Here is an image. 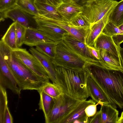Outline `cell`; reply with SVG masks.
I'll list each match as a JSON object with an SVG mask.
<instances>
[{"mask_svg": "<svg viewBox=\"0 0 123 123\" xmlns=\"http://www.w3.org/2000/svg\"><path fill=\"white\" fill-rule=\"evenodd\" d=\"M112 37L115 43L119 48L120 44L123 42V33L115 35Z\"/></svg>", "mask_w": 123, "mask_h": 123, "instance_id": "cell-36", "label": "cell"}, {"mask_svg": "<svg viewBox=\"0 0 123 123\" xmlns=\"http://www.w3.org/2000/svg\"><path fill=\"white\" fill-rule=\"evenodd\" d=\"M34 16L24 11L17 5L10 9L0 13V21L9 18L23 25L27 29L37 27Z\"/></svg>", "mask_w": 123, "mask_h": 123, "instance_id": "cell-8", "label": "cell"}, {"mask_svg": "<svg viewBox=\"0 0 123 123\" xmlns=\"http://www.w3.org/2000/svg\"><path fill=\"white\" fill-rule=\"evenodd\" d=\"M17 0H0V12L2 13L16 5Z\"/></svg>", "mask_w": 123, "mask_h": 123, "instance_id": "cell-33", "label": "cell"}, {"mask_svg": "<svg viewBox=\"0 0 123 123\" xmlns=\"http://www.w3.org/2000/svg\"><path fill=\"white\" fill-rule=\"evenodd\" d=\"M37 24V29L43 32L49 39L55 42L62 40L64 36L68 33L58 26L34 16Z\"/></svg>", "mask_w": 123, "mask_h": 123, "instance_id": "cell-10", "label": "cell"}, {"mask_svg": "<svg viewBox=\"0 0 123 123\" xmlns=\"http://www.w3.org/2000/svg\"><path fill=\"white\" fill-rule=\"evenodd\" d=\"M118 27L120 30L123 31V24L120 25Z\"/></svg>", "mask_w": 123, "mask_h": 123, "instance_id": "cell-44", "label": "cell"}, {"mask_svg": "<svg viewBox=\"0 0 123 123\" xmlns=\"http://www.w3.org/2000/svg\"><path fill=\"white\" fill-rule=\"evenodd\" d=\"M15 22L13 23L9 26L1 40L12 50L18 48L15 29Z\"/></svg>", "mask_w": 123, "mask_h": 123, "instance_id": "cell-23", "label": "cell"}, {"mask_svg": "<svg viewBox=\"0 0 123 123\" xmlns=\"http://www.w3.org/2000/svg\"><path fill=\"white\" fill-rule=\"evenodd\" d=\"M117 123H123V111H122L120 116L118 117Z\"/></svg>", "mask_w": 123, "mask_h": 123, "instance_id": "cell-42", "label": "cell"}, {"mask_svg": "<svg viewBox=\"0 0 123 123\" xmlns=\"http://www.w3.org/2000/svg\"><path fill=\"white\" fill-rule=\"evenodd\" d=\"M42 91L53 99H56L64 93L57 84L49 82H45L38 91Z\"/></svg>", "mask_w": 123, "mask_h": 123, "instance_id": "cell-25", "label": "cell"}, {"mask_svg": "<svg viewBox=\"0 0 123 123\" xmlns=\"http://www.w3.org/2000/svg\"><path fill=\"white\" fill-rule=\"evenodd\" d=\"M31 53L38 60L47 73L49 79L52 83L57 85L56 73L55 65L52 59L40 53L33 47L29 49Z\"/></svg>", "mask_w": 123, "mask_h": 123, "instance_id": "cell-14", "label": "cell"}, {"mask_svg": "<svg viewBox=\"0 0 123 123\" xmlns=\"http://www.w3.org/2000/svg\"><path fill=\"white\" fill-rule=\"evenodd\" d=\"M102 32L107 36L112 37L116 34L123 33V31L120 30L118 27L109 21L105 25Z\"/></svg>", "mask_w": 123, "mask_h": 123, "instance_id": "cell-32", "label": "cell"}, {"mask_svg": "<svg viewBox=\"0 0 123 123\" xmlns=\"http://www.w3.org/2000/svg\"><path fill=\"white\" fill-rule=\"evenodd\" d=\"M82 13L78 14L72 18L68 22V25L71 26L78 28H89L91 24Z\"/></svg>", "mask_w": 123, "mask_h": 123, "instance_id": "cell-28", "label": "cell"}, {"mask_svg": "<svg viewBox=\"0 0 123 123\" xmlns=\"http://www.w3.org/2000/svg\"><path fill=\"white\" fill-rule=\"evenodd\" d=\"M13 55L40 78L49 81V77L46 71L40 62L25 49L18 48L12 50Z\"/></svg>", "mask_w": 123, "mask_h": 123, "instance_id": "cell-7", "label": "cell"}, {"mask_svg": "<svg viewBox=\"0 0 123 123\" xmlns=\"http://www.w3.org/2000/svg\"><path fill=\"white\" fill-rule=\"evenodd\" d=\"M52 60L55 66L76 71H85L88 67L96 66L99 62L80 54L63 40L56 44L55 57Z\"/></svg>", "mask_w": 123, "mask_h": 123, "instance_id": "cell-4", "label": "cell"}, {"mask_svg": "<svg viewBox=\"0 0 123 123\" xmlns=\"http://www.w3.org/2000/svg\"><path fill=\"white\" fill-rule=\"evenodd\" d=\"M119 52L122 65L123 67V48L120 47L119 49Z\"/></svg>", "mask_w": 123, "mask_h": 123, "instance_id": "cell-41", "label": "cell"}, {"mask_svg": "<svg viewBox=\"0 0 123 123\" xmlns=\"http://www.w3.org/2000/svg\"><path fill=\"white\" fill-rule=\"evenodd\" d=\"M99 105H100V104L98 103L95 104L90 105L87 107L85 110L86 115L89 117L93 116L97 112V106Z\"/></svg>", "mask_w": 123, "mask_h": 123, "instance_id": "cell-34", "label": "cell"}, {"mask_svg": "<svg viewBox=\"0 0 123 123\" xmlns=\"http://www.w3.org/2000/svg\"><path fill=\"white\" fill-rule=\"evenodd\" d=\"M86 87L89 97L96 103H99L100 105L103 104H110L114 107L108 98L89 74Z\"/></svg>", "mask_w": 123, "mask_h": 123, "instance_id": "cell-12", "label": "cell"}, {"mask_svg": "<svg viewBox=\"0 0 123 123\" xmlns=\"http://www.w3.org/2000/svg\"><path fill=\"white\" fill-rule=\"evenodd\" d=\"M35 0H17L16 5L27 12L35 16L39 15Z\"/></svg>", "mask_w": 123, "mask_h": 123, "instance_id": "cell-27", "label": "cell"}, {"mask_svg": "<svg viewBox=\"0 0 123 123\" xmlns=\"http://www.w3.org/2000/svg\"><path fill=\"white\" fill-rule=\"evenodd\" d=\"M59 42H54L43 43L36 46L35 48L40 53L53 60L55 56L56 45Z\"/></svg>", "mask_w": 123, "mask_h": 123, "instance_id": "cell-26", "label": "cell"}, {"mask_svg": "<svg viewBox=\"0 0 123 123\" xmlns=\"http://www.w3.org/2000/svg\"><path fill=\"white\" fill-rule=\"evenodd\" d=\"M96 104L91 99L82 101L62 120L61 123H89L90 117L86 115L85 110L88 105Z\"/></svg>", "mask_w": 123, "mask_h": 123, "instance_id": "cell-11", "label": "cell"}, {"mask_svg": "<svg viewBox=\"0 0 123 123\" xmlns=\"http://www.w3.org/2000/svg\"><path fill=\"white\" fill-rule=\"evenodd\" d=\"M63 2H68L71 1V0H61Z\"/></svg>", "mask_w": 123, "mask_h": 123, "instance_id": "cell-45", "label": "cell"}, {"mask_svg": "<svg viewBox=\"0 0 123 123\" xmlns=\"http://www.w3.org/2000/svg\"><path fill=\"white\" fill-rule=\"evenodd\" d=\"M15 22L17 44L18 48H19L24 43L27 28L17 22Z\"/></svg>", "mask_w": 123, "mask_h": 123, "instance_id": "cell-31", "label": "cell"}, {"mask_svg": "<svg viewBox=\"0 0 123 123\" xmlns=\"http://www.w3.org/2000/svg\"><path fill=\"white\" fill-rule=\"evenodd\" d=\"M13 123V118L8 107L6 109L4 113V123Z\"/></svg>", "mask_w": 123, "mask_h": 123, "instance_id": "cell-38", "label": "cell"}, {"mask_svg": "<svg viewBox=\"0 0 123 123\" xmlns=\"http://www.w3.org/2000/svg\"><path fill=\"white\" fill-rule=\"evenodd\" d=\"M118 2L114 0H91L83 7L82 13L91 25L113 9Z\"/></svg>", "mask_w": 123, "mask_h": 123, "instance_id": "cell-6", "label": "cell"}, {"mask_svg": "<svg viewBox=\"0 0 123 123\" xmlns=\"http://www.w3.org/2000/svg\"><path fill=\"white\" fill-rule=\"evenodd\" d=\"M0 85L19 96L21 90L19 87L11 69L0 54Z\"/></svg>", "mask_w": 123, "mask_h": 123, "instance_id": "cell-9", "label": "cell"}, {"mask_svg": "<svg viewBox=\"0 0 123 123\" xmlns=\"http://www.w3.org/2000/svg\"><path fill=\"white\" fill-rule=\"evenodd\" d=\"M118 27L123 24V0L117 3L111 11L109 21Z\"/></svg>", "mask_w": 123, "mask_h": 123, "instance_id": "cell-24", "label": "cell"}, {"mask_svg": "<svg viewBox=\"0 0 123 123\" xmlns=\"http://www.w3.org/2000/svg\"><path fill=\"white\" fill-rule=\"evenodd\" d=\"M101 110L97 111L93 117H90L89 123H101Z\"/></svg>", "mask_w": 123, "mask_h": 123, "instance_id": "cell-37", "label": "cell"}, {"mask_svg": "<svg viewBox=\"0 0 123 123\" xmlns=\"http://www.w3.org/2000/svg\"><path fill=\"white\" fill-rule=\"evenodd\" d=\"M101 105V123H117L119 111L111 105L103 104Z\"/></svg>", "mask_w": 123, "mask_h": 123, "instance_id": "cell-21", "label": "cell"}, {"mask_svg": "<svg viewBox=\"0 0 123 123\" xmlns=\"http://www.w3.org/2000/svg\"><path fill=\"white\" fill-rule=\"evenodd\" d=\"M56 8L65 21L67 22L83 12V7L72 1L63 2Z\"/></svg>", "mask_w": 123, "mask_h": 123, "instance_id": "cell-18", "label": "cell"}, {"mask_svg": "<svg viewBox=\"0 0 123 123\" xmlns=\"http://www.w3.org/2000/svg\"><path fill=\"white\" fill-rule=\"evenodd\" d=\"M88 46L91 55L94 59L99 61L103 60L101 56L100 50L96 49L93 46Z\"/></svg>", "mask_w": 123, "mask_h": 123, "instance_id": "cell-35", "label": "cell"}, {"mask_svg": "<svg viewBox=\"0 0 123 123\" xmlns=\"http://www.w3.org/2000/svg\"><path fill=\"white\" fill-rule=\"evenodd\" d=\"M53 106L46 123H61L82 101L74 98L63 93L54 99Z\"/></svg>", "mask_w": 123, "mask_h": 123, "instance_id": "cell-5", "label": "cell"}, {"mask_svg": "<svg viewBox=\"0 0 123 123\" xmlns=\"http://www.w3.org/2000/svg\"><path fill=\"white\" fill-rule=\"evenodd\" d=\"M80 6L83 7L86 5L91 0H71Z\"/></svg>", "mask_w": 123, "mask_h": 123, "instance_id": "cell-40", "label": "cell"}, {"mask_svg": "<svg viewBox=\"0 0 123 123\" xmlns=\"http://www.w3.org/2000/svg\"><path fill=\"white\" fill-rule=\"evenodd\" d=\"M37 16L41 19L58 26L79 41L85 43L86 37L90 28H78L70 26L67 22L49 19L40 15Z\"/></svg>", "mask_w": 123, "mask_h": 123, "instance_id": "cell-15", "label": "cell"}, {"mask_svg": "<svg viewBox=\"0 0 123 123\" xmlns=\"http://www.w3.org/2000/svg\"><path fill=\"white\" fill-rule=\"evenodd\" d=\"M6 88L0 85V123H4V113L8 107V101Z\"/></svg>", "mask_w": 123, "mask_h": 123, "instance_id": "cell-30", "label": "cell"}, {"mask_svg": "<svg viewBox=\"0 0 123 123\" xmlns=\"http://www.w3.org/2000/svg\"><path fill=\"white\" fill-rule=\"evenodd\" d=\"M35 4L39 15L49 19L65 21L56 7L47 3L35 1Z\"/></svg>", "mask_w": 123, "mask_h": 123, "instance_id": "cell-19", "label": "cell"}, {"mask_svg": "<svg viewBox=\"0 0 123 123\" xmlns=\"http://www.w3.org/2000/svg\"><path fill=\"white\" fill-rule=\"evenodd\" d=\"M93 46L98 50H104L120 58L119 49L114 42L112 37L102 32L96 40Z\"/></svg>", "mask_w": 123, "mask_h": 123, "instance_id": "cell-16", "label": "cell"}, {"mask_svg": "<svg viewBox=\"0 0 123 123\" xmlns=\"http://www.w3.org/2000/svg\"><path fill=\"white\" fill-rule=\"evenodd\" d=\"M46 0L47 4L56 7L63 3L61 0Z\"/></svg>", "mask_w": 123, "mask_h": 123, "instance_id": "cell-39", "label": "cell"}, {"mask_svg": "<svg viewBox=\"0 0 123 123\" xmlns=\"http://www.w3.org/2000/svg\"><path fill=\"white\" fill-rule=\"evenodd\" d=\"M0 54L12 70L18 86L22 90H38L47 81L40 78L12 55V49L1 40Z\"/></svg>", "mask_w": 123, "mask_h": 123, "instance_id": "cell-2", "label": "cell"}, {"mask_svg": "<svg viewBox=\"0 0 123 123\" xmlns=\"http://www.w3.org/2000/svg\"><path fill=\"white\" fill-rule=\"evenodd\" d=\"M54 42L37 29H26L24 44L33 47L43 43Z\"/></svg>", "mask_w": 123, "mask_h": 123, "instance_id": "cell-17", "label": "cell"}, {"mask_svg": "<svg viewBox=\"0 0 123 123\" xmlns=\"http://www.w3.org/2000/svg\"><path fill=\"white\" fill-rule=\"evenodd\" d=\"M62 40L81 55L89 58L95 59L91 55L88 46L85 43L79 41L69 33L64 36Z\"/></svg>", "mask_w": 123, "mask_h": 123, "instance_id": "cell-20", "label": "cell"}, {"mask_svg": "<svg viewBox=\"0 0 123 123\" xmlns=\"http://www.w3.org/2000/svg\"><path fill=\"white\" fill-rule=\"evenodd\" d=\"M101 57L103 60L106 63L114 67L123 68L120 58L104 50H100Z\"/></svg>", "mask_w": 123, "mask_h": 123, "instance_id": "cell-29", "label": "cell"}, {"mask_svg": "<svg viewBox=\"0 0 123 123\" xmlns=\"http://www.w3.org/2000/svg\"><path fill=\"white\" fill-rule=\"evenodd\" d=\"M112 10L109 11L100 20L91 25L85 39V43L87 46H93L96 40L102 32L108 22L109 16Z\"/></svg>", "mask_w": 123, "mask_h": 123, "instance_id": "cell-13", "label": "cell"}, {"mask_svg": "<svg viewBox=\"0 0 123 123\" xmlns=\"http://www.w3.org/2000/svg\"><path fill=\"white\" fill-rule=\"evenodd\" d=\"M35 1H37L40 2L44 3H46V0H35Z\"/></svg>", "mask_w": 123, "mask_h": 123, "instance_id": "cell-43", "label": "cell"}, {"mask_svg": "<svg viewBox=\"0 0 123 123\" xmlns=\"http://www.w3.org/2000/svg\"><path fill=\"white\" fill-rule=\"evenodd\" d=\"M57 85L63 92L80 101L89 97L86 87L89 74L86 71H76L55 65Z\"/></svg>", "mask_w": 123, "mask_h": 123, "instance_id": "cell-3", "label": "cell"}, {"mask_svg": "<svg viewBox=\"0 0 123 123\" xmlns=\"http://www.w3.org/2000/svg\"><path fill=\"white\" fill-rule=\"evenodd\" d=\"M108 98L115 108L123 109V68L109 65L103 60L85 70Z\"/></svg>", "mask_w": 123, "mask_h": 123, "instance_id": "cell-1", "label": "cell"}, {"mask_svg": "<svg viewBox=\"0 0 123 123\" xmlns=\"http://www.w3.org/2000/svg\"><path fill=\"white\" fill-rule=\"evenodd\" d=\"M38 92L40 97L38 104L39 108L43 111L45 121L47 119L53 106L54 99L42 91H38Z\"/></svg>", "mask_w": 123, "mask_h": 123, "instance_id": "cell-22", "label": "cell"}]
</instances>
